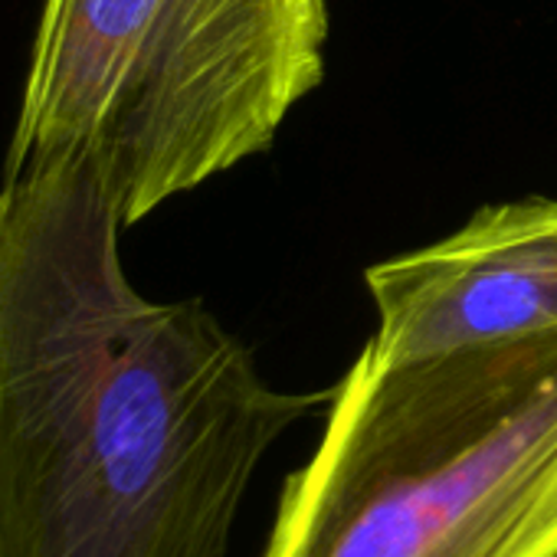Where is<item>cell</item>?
<instances>
[{
    "instance_id": "cell-1",
    "label": "cell",
    "mask_w": 557,
    "mask_h": 557,
    "mask_svg": "<svg viewBox=\"0 0 557 557\" xmlns=\"http://www.w3.org/2000/svg\"><path fill=\"white\" fill-rule=\"evenodd\" d=\"M122 233L83 171L0 181V557H223L265 453L335 394L145 299Z\"/></svg>"
},
{
    "instance_id": "cell-2",
    "label": "cell",
    "mask_w": 557,
    "mask_h": 557,
    "mask_svg": "<svg viewBox=\"0 0 557 557\" xmlns=\"http://www.w3.org/2000/svg\"><path fill=\"white\" fill-rule=\"evenodd\" d=\"M262 557H557V332L400 364L364 345Z\"/></svg>"
},
{
    "instance_id": "cell-3",
    "label": "cell",
    "mask_w": 557,
    "mask_h": 557,
    "mask_svg": "<svg viewBox=\"0 0 557 557\" xmlns=\"http://www.w3.org/2000/svg\"><path fill=\"white\" fill-rule=\"evenodd\" d=\"M325 44L329 0H44L4 177L83 171L128 230L269 151Z\"/></svg>"
},
{
    "instance_id": "cell-4",
    "label": "cell",
    "mask_w": 557,
    "mask_h": 557,
    "mask_svg": "<svg viewBox=\"0 0 557 557\" xmlns=\"http://www.w3.org/2000/svg\"><path fill=\"white\" fill-rule=\"evenodd\" d=\"M368 348L391 364L557 332V200L475 210L456 233L364 272Z\"/></svg>"
}]
</instances>
